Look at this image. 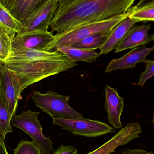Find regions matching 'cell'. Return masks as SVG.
<instances>
[{
	"mask_svg": "<svg viewBox=\"0 0 154 154\" xmlns=\"http://www.w3.org/2000/svg\"><path fill=\"white\" fill-rule=\"evenodd\" d=\"M146 66L144 72L141 73L139 76V81L137 85L140 87H144L145 83L149 79L154 76V61L147 60L146 62Z\"/></svg>",
	"mask_w": 154,
	"mask_h": 154,
	"instance_id": "obj_23",
	"label": "cell"
},
{
	"mask_svg": "<svg viewBox=\"0 0 154 154\" xmlns=\"http://www.w3.org/2000/svg\"><path fill=\"white\" fill-rule=\"evenodd\" d=\"M135 0H58L49 28L56 36L127 12Z\"/></svg>",
	"mask_w": 154,
	"mask_h": 154,
	"instance_id": "obj_1",
	"label": "cell"
},
{
	"mask_svg": "<svg viewBox=\"0 0 154 154\" xmlns=\"http://www.w3.org/2000/svg\"><path fill=\"white\" fill-rule=\"evenodd\" d=\"M154 47L147 48L140 46L133 49L130 52L121 58L113 59L106 68L105 73H108L118 69H132L136 67L137 63H146L147 61L146 57L152 51Z\"/></svg>",
	"mask_w": 154,
	"mask_h": 154,
	"instance_id": "obj_12",
	"label": "cell"
},
{
	"mask_svg": "<svg viewBox=\"0 0 154 154\" xmlns=\"http://www.w3.org/2000/svg\"><path fill=\"white\" fill-rule=\"evenodd\" d=\"M39 112L28 110L20 115L15 113L12 116L11 125L16 127L28 134L33 141L41 150L42 154H50L52 149V142L49 137H46L42 132L40 122L38 119Z\"/></svg>",
	"mask_w": 154,
	"mask_h": 154,
	"instance_id": "obj_5",
	"label": "cell"
},
{
	"mask_svg": "<svg viewBox=\"0 0 154 154\" xmlns=\"http://www.w3.org/2000/svg\"><path fill=\"white\" fill-rule=\"evenodd\" d=\"M151 24L133 26L115 48V53L148 44L154 40V34L149 35Z\"/></svg>",
	"mask_w": 154,
	"mask_h": 154,
	"instance_id": "obj_11",
	"label": "cell"
},
{
	"mask_svg": "<svg viewBox=\"0 0 154 154\" xmlns=\"http://www.w3.org/2000/svg\"><path fill=\"white\" fill-rule=\"evenodd\" d=\"M142 131L139 123H129L103 145L86 154H112L118 146L125 145L130 141L138 138Z\"/></svg>",
	"mask_w": 154,
	"mask_h": 154,
	"instance_id": "obj_10",
	"label": "cell"
},
{
	"mask_svg": "<svg viewBox=\"0 0 154 154\" xmlns=\"http://www.w3.org/2000/svg\"><path fill=\"white\" fill-rule=\"evenodd\" d=\"M11 119L0 91V138L4 142L6 134L13 132Z\"/></svg>",
	"mask_w": 154,
	"mask_h": 154,
	"instance_id": "obj_20",
	"label": "cell"
},
{
	"mask_svg": "<svg viewBox=\"0 0 154 154\" xmlns=\"http://www.w3.org/2000/svg\"><path fill=\"white\" fill-rule=\"evenodd\" d=\"M52 123L75 136L96 137L115 133V128L106 123L99 120L86 119L83 117L74 119H53Z\"/></svg>",
	"mask_w": 154,
	"mask_h": 154,
	"instance_id": "obj_6",
	"label": "cell"
},
{
	"mask_svg": "<svg viewBox=\"0 0 154 154\" xmlns=\"http://www.w3.org/2000/svg\"><path fill=\"white\" fill-rule=\"evenodd\" d=\"M51 32H30L16 35L12 39V52L21 49H33L46 51L54 39Z\"/></svg>",
	"mask_w": 154,
	"mask_h": 154,
	"instance_id": "obj_9",
	"label": "cell"
},
{
	"mask_svg": "<svg viewBox=\"0 0 154 154\" xmlns=\"http://www.w3.org/2000/svg\"><path fill=\"white\" fill-rule=\"evenodd\" d=\"M0 91L10 118L16 113L18 101L22 99L19 81L0 62Z\"/></svg>",
	"mask_w": 154,
	"mask_h": 154,
	"instance_id": "obj_7",
	"label": "cell"
},
{
	"mask_svg": "<svg viewBox=\"0 0 154 154\" xmlns=\"http://www.w3.org/2000/svg\"><path fill=\"white\" fill-rule=\"evenodd\" d=\"M54 50L63 53L71 61L73 62L85 61L87 63H94L101 56L100 53H97L94 50L83 49L71 46L57 47Z\"/></svg>",
	"mask_w": 154,
	"mask_h": 154,
	"instance_id": "obj_16",
	"label": "cell"
},
{
	"mask_svg": "<svg viewBox=\"0 0 154 154\" xmlns=\"http://www.w3.org/2000/svg\"><path fill=\"white\" fill-rule=\"evenodd\" d=\"M31 98L37 107L53 119H74L83 117L69 105V96L60 95L53 91L44 94L35 91Z\"/></svg>",
	"mask_w": 154,
	"mask_h": 154,
	"instance_id": "obj_3",
	"label": "cell"
},
{
	"mask_svg": "<svg viewBox=\"0 0 154 154\" xmlns=\"http://www.w3.org/2000/svg\"><path fill=\"white\" fill-rule=\"evenodd\" d=\"M139 22L127 17L116 25L106 41L99 49L100 55H105L115 49L128 31Z\"/></svg>",
	"mask_w": 154,
	"mask_h": 154,
	"instance_id": "obj_14",
	"label": "cell"
},
{
	"mask_svg": "<svg viewBox=\"0 0 154 154\" xmlns=\"http://www.w3.org/2000/svg\"><path fill=\"white\" fill-rule=\"evenodd\" d=\"M118 154H154V152H147L145 150L139 149H126L120 153Z\"/></svg>",
	"mask_w": 154,
	"mask_h": 154,
	"instance_id": "obj_25",
	"label": "cell"
},
{
	"mask_svg": "<svg viewBox=\"0 0 154 154\" xmlns=\"http://www.w3.org/2000/svg\"><path fill=\"white\" fill-rule=\"evenodd\" d=\"M22 23L12 16L10 11L0 1V30L12 38L20 32Z\"/></svg>",
	"mask_w": 154,
	"mask_h": 154,
	"instance_id": "obj_17",
	"label": "cell"
},
{
	"mask_svg": "<svg viewBox=\"0 0 154 154\" xmlns=\"http://www.w3.org/2000/svg\"><path fill=\"white\" fill-rule=\"evenodd\" d=\"M124 106V99L119 96L116 89L107 85L105 106L108 123L114 128L119 129L123 126L121 122V116Z\"/></svg>",
	"mask_w": 154,
	"mask_h": 154,
	"instance_id": "obj_13",
	"label": "cell"
},
{
	"mask_svg": "<svg viewBox=\"0 0 154 154\" xmlns=\"http://www.w3.org/2000/svg\"><path fill=\"white\" fill-rule=\"evenodd\" d=\"M130 12L116 15L98 22L87 24L61 35H54V39L46 49V51H53L55 48L61 46H70L73 43L83 39L92 34L114 28L119 23L128 17Z\"/></svg>",
	"mask_w": 154,
	"mask_h": 154,
	"instance_id": "obj_4",
	"label": "cell"
},
{
	"mask_svg": "<svg viewBox=\"0 0 154 154\" xmlns=\"http://www.w3.org/2000/svg\"><path fill=\"white\" fill-rule=\"evenodd\" d=\"M114 28L94 33L73 43L70 46L83 49H99L110 36Z\"/></svg>",
	"mask_w": 154,
	"mask_h": 154,
	"instance_id": "obj_18",
	"label": "cell"
},
{
	"mask_svg": "<svg viewBox=\"0 0 154 154\" xmlns=\"http://www.w3.org/2000/svg\"><path fill=\"white\" fill-rule=\"evenodd\" d=\"M49 0H14L9 11L18 21L22 23Z\"/></svg>",
	"mask_w": 154,
	"mask_h": 154,
	"instance_id": "obj_15",
	"label": "cell"
},
{
	"mask_svg": "<svg viewBox=\"0 0 154 154\" xmlns=\"http://www.w3.org/2000/svg\"><path fill=\"white\" fill-rule=\"evenodd\" d=\"M53 154H78V151L74 146L61 145Z\"/></svg>",
	"mask_w": 154,
	"mask_h": 154,
	"instance_id": "obj_24",
	"label": "cell"
},
{
	"mask_svg": "<svg viewBox=\"0 0 154 154\" xmlns=\"http://www.w3.org/2000/svg\"><path fill=\"white\" fill-rule=\"evenodd\" d=\"M0 154H9L6 150V147L0 138Z\"/></svg>",
	"mask_w": 154,
	"mask_h": 154,
	"instance_id": "obj_26",
	"label": "cell"
},
{
	"mask_svg": "<svg viewBox=\"0 0 154 154\" xmlns=\"http://www.w3.org/2000/svg\"><path fill=\"white\" fill-rule=\"evenodd\" d=\"M154 1V0H140L138 3L135 5V6L137 7V6H140V5H143L145 4L146 3L149 2H152V1Z\"/></svg>",
	"mask_w": 154,
	"mask_h": 154,
	"instance_id": "obj_28",
	"label": "cell"
},
{
	"mask_svg": "<svg viewBox=\"0 0 154 154\" xmlns=\"http://www.w3.org/2000/svg\"><path fill=\"white\" fill-rule=\"evenodd\" d=\"M58 5V0H49L22 23L21 30L17 35L48 31Z\"/></svg>",
	"mask_w": 154,
	"mask_h": 154,
	"instance_id": "obj_8",
	"label": "cell"
},
{
	"mask_svg": "<svg viewBox=\"0 0 154 154\" xmlns=\"http://www.w3.org/2000/svg\"><path fill=\"white\" fill-rule=\"evenodd\" d=\"M11 38L0 32V62L6 61L12 52Z\"/></svg>",
	"mask_w": 154,
	"mask_h": 154,
	"instance_id": "obj_22",
	"label": "cell"
},
{
	"mask_svg": "<svg viewBox=\"0 0 154 154\" xmlns=\"http://www.w3.org/2000/svg\"><path fill=\"white\" fill-rule=\"evenodd\" d=\"M130 12L128 18L134 19L139 22H154V1L140 6H132L128 10Z\"/></svg>",
	"mask_w": 154,
	"mask_h": 154,
	"instance_id": "obj_19",
	"label": "cell"
},
{
	"mask_svg": "<svg viewBox=\"0 0 154 154\" xmlns=\"http://www.w3.org/2000/svg\"><path fill=\"white\" fill-rule=\"evenodd\" d=\"M13 151L14 154H42L41 150L33 141L22 140Z\"/></svg>",
	"mask_w": 154,
	"mask_h": 154,
	"instance_id": "obj_21",
	"label": "cell"
},
{
	"mask_svg": "<svg viewBox=\"0 0 154 154\" xmlns=\"http://www.w3.org/2000/svg\"><path fill=\"white\" fill-rule=\"evenodd\" d=\"M2 65L19 81L21 94L30 85L77 66L57 51L48 52L33 49L12 52Z\"/></svg>",
	"mask_w": 154,
	"mask_h": 154,
	"instance_id": "obj_2",
	"label": "cell"
},
{
	"mask_svg": "<svg viewBox=\"0 0 154 154\" xmlns=\"http://www.w3.org/2000/svg\"><path fill=\"white\" fill-rule=\"evenodd\" d=\"M2 3L9 10L14 0H0Z\"/></svg>",
	"mask_w": 154,
	"mask_h": 154,
	"instance_id": "obj_27",
	"label": "cell"
},
{
	"mask_svg": "<svg viewBox=\"0 0 154 154\" xmlns=\"http://www.w3.org/2000/svg\"><path fill=\"white\" fill-rule=\"evenodd\" d=\"M0 32H1V30H0Z\"/></svg>",
	"mask_w": 154,
	"mask_h": 154,
	"instance_id": "obj_29",
	"label": "cell"
}]
</instances>
